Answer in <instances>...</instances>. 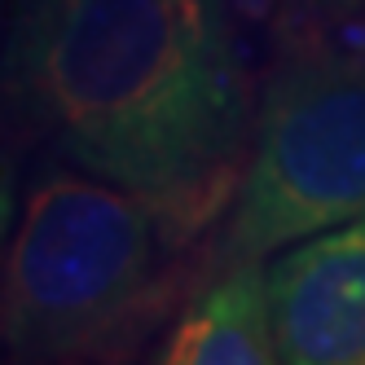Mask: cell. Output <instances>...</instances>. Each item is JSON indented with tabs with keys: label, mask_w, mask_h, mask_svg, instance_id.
<instances>
[{
	"label": "cell",
	"mask_w": 365,
	"mask_h": 365,
	"mask_svg": "<svg viewBox=\"0 0 365 365\" xmlns=\"http://www.w3.org/2000/svg\"><path fill=\"white\" fill-rule=\"evenodd\" d=\"M5 5H9V0H0V14H5Z\"/></svg>",
	"instance_id": "obj_9"
},
{
	"label": "cell",
	"mask_w": 365,
	"mask_h": 365,
	"mask_svg": "<svg viewBox=\"0 0 365 365\" xmlns=\"http://www.w3.org/2000/svg\"><path fill=\"white\" fill-rule=\"evenodd\" d=\"M163 212L101 176L48 168L0 273V339L22 361L84 356L150 304L163 264Z\"/></svg>",
	"instance_id": "obj_2"
},
{
	"label": "cell",
	"mask_w": 365,
	"mask_h": 365,
	"mask_svg": "<svg viewBox=\"0 0 365 365\" xmlns=\"http://www.w3.org/2000/svg\"><path fill=\"white\" fill-rule=\"evenodd\" d=\"M291 18H348L352 0H282Z\"/></svg>",
	"instance_id": "obj_7"
},
{
	"label": "cell",
	"mask_w": 365,
	"mask_h": 365,
	"mask_svg": "<svg viewBox=\"0 0 365 365\" xmlns=\"http://www.w3.org/2000/svg\"><path fill=\"white\" fill-rule=\"evenodd\" d=\"M264 273L277 361L365 365V216L282 247Z\"/></svg>",
	"instance_id": "obj_4"
},
{
	"label": "cell",
	"mask_w": 365,
	"mask_h": 365,
	"mask_svg": "<svg viewBox=\"0 0 365 365\" xmlns=\"http://www.w3.org/2000/svg\"><path fill=\"white\" fill-rule=\"evenodd\" d=\"M159 361L168 365H269L277 361L269 273L255 255H225L212 277L176 317Z\"/></svg>",
	"instance_id": "obj_5"
},
{
	"label": "cell",
	"mask_w": 365,
	"mask_h": 365,
	"mask_svg": "<svg viewBox=\"0 0 365 365\" xmlns=\"http://www.w3.org/2000/svg\"><path fill=\"white\" fill-rule=\"evenodd\" d=\"M14 212H18V176H14V163L5 159V154H0V255L9 251Z\"/></svg>",
	"instance_id": "obj_6"
},
{
	"label": "cell",
	"mask_w": 365,
	"mask_h": 365,
	"mask_svg": "<svg viewBox=\"0 0 365 365\" xmlns=\"http://www.w3.org/2000/svg\"><path fill=\"white\" fill-rule=\"evenodd\" d=\"M229 207L225 255L255 259L365 216V48L291 36Z\"/></svg>",
	"instance_id": "obj_3"
},
{
	"label": "cell",
	"mask_w": 365,
	"mask_h": 365,
	"mask_svg": "<svg viewBox=\"0 0 365 365\" xmlns=\"http://www.w3.org/2000/svg\"><path fill=\"white\" fill-rule=\"evenodd\" d=\"M0 93L66 163L176 225L229 198L255 133L233 0H14Z\"/></svg>",
	"instance_id": "obj_1"
},
{
	"label": "cell",
	"mask_w": 365,
	"mask_h": 365,
	"mask_svg": "<svg viewBox=\"0 0 365 365\" xmlns=\"http://www.w3.org/2000/svg\"><path fill=\"white\" fill-rule=\"evenodd\" d=\"M352 14H361V18H365V0H352ZM352 14H348V18H352Z\"/></svg>",
	"instance_id": "obj_8"
}]
</instances>
